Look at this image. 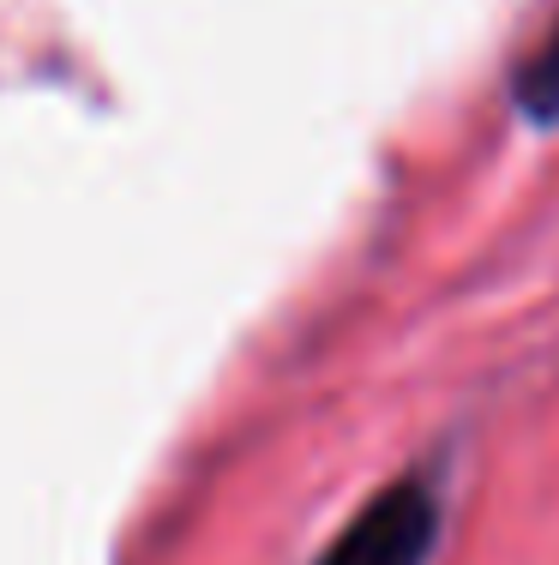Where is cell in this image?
Returning <instances> with one entry per match:
<instances>
[{"label": "cell", "mask_w": 559, "mask_h": 565, "mask_svg": "<svg viewBox=\"0 0 559 565\" xmlns=\"http://www.w3.org/2000/svg\"><path fill=\"white\" fill-rule=\"evenodd\" d=\"M439 505L421 481H397L350 518V530L325 547L319 565H421L433 554Z\"/></svg>", "instance_id": "obj_1"}, {"label": "cell", "mask_w": 559, "mask_h": 565, "mask_svg": "<svg viewBox=\"0 0 559 565\" xmlns=\"http://www.w3.org/2000/svg\"><path fill=\"white\" fill-rule=\"evenodd\" d=\"M517 109L529 120H541V127L559 120V24L548 31V43L517 66Z\"/></svg>", "instance_id": "obj_2"}]
</instances>
